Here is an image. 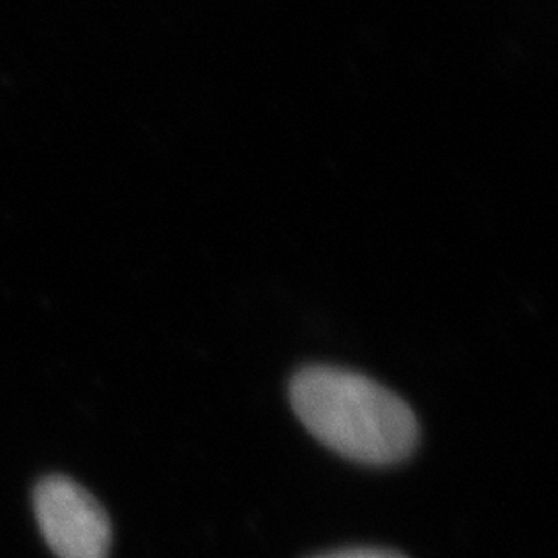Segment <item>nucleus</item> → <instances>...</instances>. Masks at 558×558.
I'll return each instance as SVG.
<instances>
[{"instance_id": "f257e3e1", "label": "nucleus", "mask_w": 558, "mask_h": 558, "mask_svg": "<svg viewBox=\"0 0 558 558\" xmlns=\"http://www.w3.org/2000/svg\"><path fill=\"white\" fill-rule=\"evenodd\" d=\"M290 401L306 430L325 447L364 465H393L418 445L412 408L359 373L306 366L290 383Z\"/></svg>"}, {"instance_id": "7ed1b4c3", "label": "nucleus", "mask_w": 558, "mask_h": 558, "mask_svg": "<svg viewBox=\"0 0 558 558\" xmlns=\"http://www.w3.org/2000/svg\"><path fill=\"white\" fill-rule=\"evenodd\" d=\"M313 558H405L396 550H387V548H343V550H333V553H325L319 557Z\"/></svg>"}, {"instance_id": "f03ea898", "label": "nucleus", "mask_w": 558, "mask_h": 558, "mask_svg": "<svg viewBox=\"0 0 558 558\" xmlns=\"http://www.w3.org/2000/svg\"><path fill=\"white\" fill-rule=\"evenodd\" d=\"M41 536L59 558H108L112 525L100 502L64 476H48L34 490Z\"/></svg>"}]
</instances>
